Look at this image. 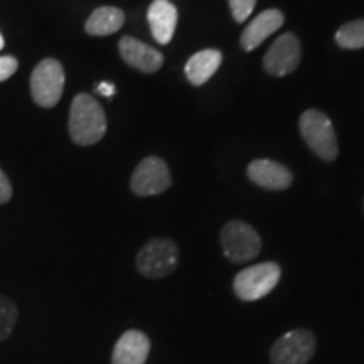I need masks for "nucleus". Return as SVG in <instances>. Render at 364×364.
I'll return each mask as SVG.
<instances>
[{
	"label": "nucleus",
	"instance_id": "obj_1",
	"mask_svg": "<svg viewBox=\"0 0 364 364\" xmlns=\"http://www.w3.org/2000/svg\"><path fill=\"white\" fill-rule=\"evenodd\" d=\"M107 132V115L91 95H76L70 110V135L78 145H95Z\"/></svg>",
	"mask_w": 364,
	"mask_h": 364
},
{
	"label": "nucleus",
	"instance_id": "obj_2",
	"mask_svg": "<svg viewBox=\"0 0 364 364\" xmlns=\"http://www.w3.org/2000/svg\"><path fill=\"white\" fill-rule=\"evenodd\" d=\"M300 135L304 136L309 149L317 154L322 161H336L339 154L338 136L329 117L318 110H307L299 122Z\"/></svg>",
	"mask_w": 364,
	"mask_h": 364
},
{
	"label": "nucleus",
	"instance_id": "obj_3",
	"mask_svg": "<svg viewBox=\"0 0 364 364\" xmlns=\"http://www.w3.org/2000/svg\"><path fill=\"white\" fill-rule=\"evenodd\" d=\"M282 277L280 265L273 262L258 263L241 270L233 280V290L236 297L245 302H255L267 297L279 285Z\"/></svg>",
	"mask_w": 364,
	"mask_h": 364
},
{
	"label": "nucleus",
	"instance_id": "obj_4",
	"mask_svg": "<svg viewBox=\"0 0 364 364\" xmlns=\"http://www.w3.org/2000/svg\"><path fill=\"white\" fill-rule=\"evenodd\" d=\"M179 248L169 238L147 241L136 255V268L147 279H166L177 268Z\"/></svg>",
	"mask_w": 364,
	"mask_h": 364
},
{
	"label": "nucleus",
	"instance_id": "obj_5",
	"mask_svg": "<svg viewBox=\"0 0 364 364\" xmlns=\"http://www.w3.org/2000/svg\"><path fill=\"white\" fill-rule=\"evenodd\" d=\"M220 241L225 257L233 263L253 260L262 250V240L257 230L243 221H230L221 230Z\"/></svg>",
	"mask_w": 364,
	"mask_h": 364
},
{
	"label": "nucleus",
	"instance_id": "obj_6",
	"mask_svg": "<svg viewBox=\"0 0 364 364\" xmlns=\"http://www.w3.org/2000/svg\"><path fill=\"white\" fill-rule=\"evenodd\" d=\"M65 90V70L56 59L48 58L34 68L31 75V95L43 108H53L59 103Z\"/></svg>",
	"mask_w": 364,
	"mask_h": 364
},
{
	"label": "nucleus",
	"instance_id": "obj_7",
	"mask_svg": "<svg viewBox=\"0 0 364 364\" xmlns=\"http://www.w3.org/2000/svg\"><path fill=\"white\" fill-rule=\"evenodd\" d=\"M316 336L309 329L287 332L272 346L270 359L273 364H307L316 354Z\"/></svg>",
	"mask_w": 364,
	"mask_h": 364
},
{
	"label": "nucleus",
	"instance_id": "obj_8",
	"mask_svg": "<svg viewBox=\"0 0 364 364\" xmlns=\"http://www.w3.org/2000/svg\"><path fill=\"white\" fill-rule=\"evenodd\" d=\"M172 179L167 164L161 157H145L135 167L130 179L132 193L136 196H157L171 188Z\"/></svg>",
	"mask_w": 364,
	"mask_h": 364
},
{
	"label": "nucleus",
	"instance_id": "obj_9",
	"mask_svg": "<svg viewBox=\"0 0 364 364\" xmlns=\"http://www.w3.org/2000/svg\"><path fill=\"white\" fill-rule=\"evenodd\" d=\"M302 51H300V41L297 36L287 33L280 36L272 48L268 49L263 58L265 71L272 76H287L297 70Z\"/></svg>",
	"mask_w": 364,
	"mask_h": 364
},
{
	"label": "nucleus",
	"instance_id": "obj_10",
	"mask_svg": "<svg viewBox=\"0 0 364 364\" xmlns=\"http://www.w3.org/2000/svg\"><path fill=\"white\" fill-rule=\"evenodd\" d=\"M118 51H120V56L127 65L135 68L140 73H147V75L159 71L164 65V56L157 49L150 48L149 44L130 38V36L120 39Z\"/></svg>",
	"mask_w": 364,
	"mask_h": 364
},
{
	"label": "nucleus",
	"instance_id": "obj_11",
	"mask_svg": "<svg viewBox=\"0 0 364 364\" xmlns=\"http://www.w3.org/2000/svg\"><path fill=\"white\" fill-rule=\"evenodd\" d=\"M247 172L253 184L270 191H284L290 188L294 181L292 172L287 169L285 166L275 161H268V159L253 161L248 166Z\"/></svg>",
	"mask_w": 364,
	"mask_h": 364
},
{
	"label": "nucleus",
	"instance_id": "obj_12",
	"mask_svg": "<svg viewBox=\"0 0 364 364\" xmlns=\"http://www.w3.org/2000/svg\"><path fill=\"white\" fill-rule=\"evenodd\" d=\"M150 354V339L142 331H127L117 341L112 364H145Z\"/></svg>",
	"mask_w": 364,
	"mask_h": 364
},
{
	"label": "nucleus",
	"instance_id": "obj_13",
	"mask_svg": "<svg viewBox=\"0 0 364 364\" xmlns=\"http://www.w3.org/2000/svg\"><path fill=\"white\" fill-rule=\"evenodd\" d=\"M284 14L279 9H268V11L262 12L260 16L255 17V19L247 26V29L241 34V48L245 51H253L260 46L267 38H270L273 33L280 29L284 26Z\"/></svg>",
	"mask_w": 364,
	"mask_h": 364
},
{
	"label": "nucleus",
	"instance_id": "obj_14",
	"mask_svg": "<svg viewBox=\"0 0 364 364\" xmlns=\"http://www.w3.org/2000/svg\"><path fill=\"white\" fill-rule=\"evenodd\" d=\"M147 19L154 39L166 46L172 41L177 26V9L169 0H154L150 4Z\"/></svg>",
	"mask_w": 364,
	"mask_h": 364
},
{
	"label": "nucleus",
	"instance_id": "obj_15",
	"mask_svg": "<svg viewBox=\"0 0 364 364\" xmlns=\"http://www.w3.org/2000/svg\"><path fill=\"white\" fill-rule=\"evenodd\" d=\"M221 61L223 56L218 49H203L189 58L186 65V76L194 86H201L220 70Z\"/></svg>",
	"mask_w": 364,
	"mask_h": 364
},
{
	"label": "nucleus",
	"instance_id": "obj_16",
	"mask_svg": "<svg viewBox=\"0 0 364 364\" xmlns=\"http://www.w3.org/2000/svg\"><path fill=\"white\" fill-rule=\"evenodd\" d=\"M125 24V14L120 11L118 7H98L97 11L88 17L85 24V31L90 36H98V38H103V36L115 34L122 29Z\"/></svg>",
	"mask_w": 364,
	"mask_h": 364
},
{
	"label": "nucleus",
	"instance_id": "obj_17",
	"mask_svg": "<svg viewBox=\"0 0 364 364\" xmlns=\"http://www.w3.org/2000/svg\"><path fill=\"white\" fill-rule=\"evenodd\" d=\"M336 43L343 49L364 48V19L351 21L341 26V29L336 33Z\"/></svg>",
	"mask_w": 364,
	"mask_h": 364
},
{
	"label": "nucleus",
	"instance_id": "obj_18",
	"mask_svg": "<svg viewBox=\"0 0 364 364\" xmlns=\"http://www.w3.org/2000/svg\"><path fill=\"white\" fill-rule=\"evenodd\" d=\"M17 322V307L12 300L0 295V341L11 338Z\"/></svg>",
	"mask_w": 364,
	"mask_h": 364
},
{
	"label": "nucleus",
	"instance_id": "obj_19",
	"mask_svg": "<svg viewBox=\"0 0 364 364\" xmlns=\"http://www.w3.org/2000/svg\"><path fill=\"white\" fill-rule=\"evenodd\" d=\"M230 2L231 14H233L236 22H245L252 16L257 0H228Z\"/></svg>",
	"mask_w": 364,
	"mask_h": 364
},
{
	"label": "nucleus",
	"instance_id": "obj_20",
	"mask_svg": "<svg viewBox=\"0 0 364 364\" xmlns=\"http://www.w3.org/2000/svg\"><path fill=\"white\" fill-rule=\"evenodd\" d=\"M19 68V61L12 56H0V81L11 78Z\"/></svg>",
	"mask_w": 364,
	"mask_h": 364
},
{
	"label": "nucleus",
	"instance_id": "obj_21",
	"mask_svg": "<svg viewBox=\"0 0 364 364\" xmlns=\"http://www.w3.org/2000/svg\"><path fill=\"white\" fill-rule=\"evenodd\" d=\"M12 198V186L9 177L4 174V171H0V204H6L11 201Z\"/></svg>",
	"mask_w": 364,
	"mask_h": 364
},
{
	"label": "nucleus",
	"instance_id": "obj_22",
	"mask_svg": "<svg viewBox=\"0 0 364 364\" xmlns=\"http://www.w3.org/2000/svg\"><path fill=\"white\" fill-rule=\"evenodd\" d=\"M97 91L102 97H113L115 95V86H113L112 83H100L97 86Z\"/></svg>",
	"mask_w": 364,
	"mask_h": 364
},
{
	"label": "nucleus",
	"instance_id": "obj_23",
	"mask_svg": "<svg viewBox=\"0 0 364 364\" xmlns=\"http://www.w3.org/2000/svg\"><path fill=\"white\" fill-rule=\"evenodd\" d=\"M4 44H6V43H4V36H2V34H0V49H2V48H4Z\"/></svg>",
	"mask_w": 364,
	"mask_h": 364
}]
</instances>
